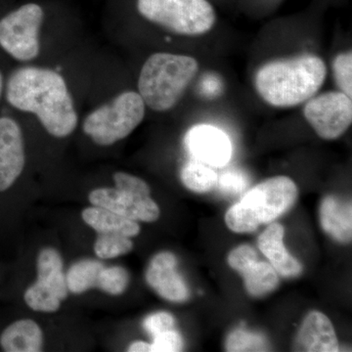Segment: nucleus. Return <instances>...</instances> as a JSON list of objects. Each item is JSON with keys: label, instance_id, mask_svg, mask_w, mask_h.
Wrapping results in <instances>:
<instances>
[{"label": "nucleus", "instance_id": "1", "mask_svg": "<svg viewBox=\"0 0 352 352\" xmlns=\"http://www.w3.org/2000/svg\"><path fill=\"white\" fill-rule=\"evenodd\" d=\"M12 107L34 113L55 138L69 136L78 126V113L63 76L50 69L25 67L14 72L6 87Z\"/></svg>", "mask_w": 352, "mask_h": 352}, {"label": "nucleus", "instance_id": "2", "mask_svg": "<svg viewBox=\"0 0 352 352\" xmlns=\"http://www.w3.org/2000/svg\"><path fill=\"white\" fill-rule=\"evenodd\" d=\"M327 67L320 57L302 54L264 64L254 76V87L266 103L278 108L300 105L320 89Z\"/></svg>", "mask_w": 352, "mask_h": 352}, {"label": "nucleus", "instance_id": "3", "mask_svg": "<svg viewBox=\"0 0 352 352\" xmlns=\"http://www.w3.org/2000/svg\"><path fill=\"white\" fill-rule=\"evenodd\" d=\"M195 58L170 53H155L141 69L139 94L145 105L157 112L175 107L198 73Z\"/></svg>", "mask_w": 352, "mask_h": 352}, {"label": "nucleus", "instance_id": "4", "mask_svg": "<svg viewBox=\"0 0 352 352\" xmlns=\"http://www.w3.org/2000/svg\"><path fill=\"white\" fill-rule=\"evenodd\" d=\"M296 183L287 176H275L250 190L242 200L227 210L226 223L235 233H252L271 223L295 205Z\"/></svg>", "mask_w": 352, "mask_h": 352}, {"label": "nucleus", "instance_id": "5", "mask_svg": "<svg viewBox=\"0 0 352 352\" xmlns=\"http://www.w3.org/2000/svg\"><path fill=\"white\" fill-rule=\"evenodd\" d=\"M145 106L138 92H124L89 113L83 122V131L96 144L112 145L127 138L141 124Z\"/></svg>", "mask_w": 352, "mask_h": 352}, {"label": "nucleus", "instance_id": "6", "mask_svg": "<svg viewBox=\"0 0 352 352\" xmlns=\"http://www.w3.org/2000/svg\"><path fill=\"white\" fill-rule=\"evenodd\" d=\"M146 19L183 36H200L215 23L214 7L207 0H138Z\"/></svg>", "mask_w": 352, "mask_h": 352}, {"label": "nucleus", "instance_id": "7", "mask_svg": "<svg viewBox=\"0 0 352 352\" xmlns=\"http://www.w3.org/2000/svg\"><path fill=\"white\" fill-rule=\"evenodd\" d=\"M43 8L28 3L0 20V46L16 60L31 61L39 54Z\"/></svg>", "mask_w": 352, "mask_h": 352}, {"label": "nucleus", "instance_id": "8", "mask_svg": "<svg viewBox=\"0 0 352 352\" xmlns=\"http://www.w3.org/2000/svg\"><path fill=\"white\" fill-rule=\"evenodd\" d=\"M303 115L319 138L335 140L351 126V97L342 91L311 97L305 104Z\"/></svg>", "mask_w": 352, "mask_h": 352}, {"label": "nucleus", "instance_id": "9", "mask_svg": "<svg viewBox=\"0 0 352 352\" xmlns=\"http://www.w3.org/2000/svg\"><path fill=\"white\" fill-rule=\"evenodd\" d=\"M184 146L192 159L214 168L226 166L232 157L230 138L210 124L192 126L185 134Z\"/></svg>", "mask_w": 352, "mask_h": 352}, {"label": "nucleus", "instance_id": "10", "mask_svg": "<svg viewBox=\"0 0 352 352\" xmlns=\"http://www.w3.org/2000/svg\"><path fill=\"white\" fill-rule=\"evenodd\" d=\"M95 207L107 208L136 221L154 222L160 217L159 206L150 196L138 195L117 188H99L89 194Z\"/></svg>", "mask_w": 352, "mask_h": 352}, {"label": "nucleus", "instance_id": "11", "mask_svg": "<svg viewBox=\"0 0 352 352\" xmlns=\"http://www.w3.org/2000/svg\"><path fill=\"white\" fill-rule=\"evenodd\" d=\"M25 164L24 138L19 124L10 118H0V194L12 188Z\"/></svg>", "mask_w": 352, "mask_h": 352}, {"label": "nucleus", "instance_id": "12", "mask_svg": "<svg viewBox=\"0 0 352 352\" xmlns=\"http://www.w3.org/2000/svg\"><path fill=\"white\" fill-rule=\"evenodd\" d=\"M177 259L168 252H160L153 258L146 272V281L164 300L183 302L188 300L189 289L176 270Z\"/></svg>", "mask_w": 352, "mask_h": 352}, {"label": "nucleus", "instance_id": "13", "mask_svg": "<svg viewBox=\"0 0 352 352\" xmlns=\"http://www.w3.org/2000/svg\"><path fill=\"white\" fill-rule=\"evenodd\" d=\"M295 351L337 352L339 342L332 322L325 314L311 311L307 315L295 340Z\"/></svg>", "mask_w": 352, "mask_h": 352}, {"label": "nucleus", "instance_id": "14", "mask_svg": "<svg viewBox=\"0 0 352 352\" xmlns=\"http://www.w3.org/2000/svg\"><path fill=\"white\" fill-rule=\"evenodd\" d=\"M284 226L271 222L270 226L258 237L259 250L281 276H300L302 272V263L287 251L284 245Z\"/></svg>", "mask_w": 352, "mask_h": 352}, {"label": "nucleus", "instance_id": "15", "mask_svg": "<svg viewBox=\"0 0 352 352\" xmlns=\"http://www.w3.org/2000/svg\"><path fill=\"white\" fill-rule=\"evenodd\" d=\"M319 219L324 232L340 244L352 239L351 201L337 196H327L319 208Z\"/></svg>", "mask_w": 352, "mask_h": 352}, {"label": "nucleus", "instance_id": "16", "mask_svg": "<svg viewBox=\"0 0 352 352\" xmlns=\"http://www.w3.org/2000/svg\"><path fill=\"white\" fill-rule=\"evenodd\" d=\"M43 347V332L36 322L21 319L0 331V349L6 352H38Z\"/></svg>", "mask_w": 352, "mask_h": 352}, {"label": "nucleus", "instance_id": "17", "mask_svg": "<svg viewBox=\"0 0 352 352\" xmlns=\"http://www.w3.org/2000/svg\"><path fill=\"white\" fill-rule=\"evenodd\" d=\"M82 219L85 223L99 234H120L126 237H135L140 233V226L136 220L129 219L107 208L94 207L83 210Z\"/></svg>", "mask_w": 352, "mask_h": 352}, {"label": "nucleus", "instance_id": "18", "mask_svg": "<svg viewBox=\"0 0 352 352\" xmlns=\"http://www.w3.org/2000/svg\"><path fill=\"white\" fill-rule=\"evenodd\" d=\"M38 281L52 289L60 300L68 296L63 263L59 252L53 249H44L38 258Z\"/></svg>", "mask_w": 352, "mask_h": 352}, {"label": "nucleus", "instance_id": "19", "mask_svg": "<svg viewBox=\"0 0 352 352\" xmlns=\"http://www.w3.org/2000/svg\"><path fill=\"white\" fill-rule=\"evenodd\" d=\"M239 273L244 278L248 293L256 298L267 295L279 284L278 273L273 266L258 259L248 264Z\"/></svg>", "mask_w": 352, "mask_h": 352}, {"label": "nucleus", "instance_id": "20", "mask_svg": "<svg viewBox=\"0 0 352 352\" xmlns=\"http://www.w3.org/2000/svg\"><path fill=\"white\" fill-rule=\"evenodd\" d=\"M180 178L183 185L195 193H207L214 188L219 180L214 168L194 159L183 166Z\"/></svg>", "mask_w": 352, "mask_h": 352}, {"label": "nucleus", "instance_id": "21", "mask_svg": "<svg viewBox=\"0 0 352 352\" xmlns=\"http://www.w3.org/2000/svg\"><path fill=\"white\" fill-rule=\"evenodd\" d=\"M103 264L92 259L76 263L69 268L66 276L67 287L74 294H82L97 287Z\"/></svg>", "mask_w": 352, "mask_h": 352}, {"label": "nucleus", "instance_id": "22", "mask_svg": "<svg viewBox=\"0 0 352 352\" xmlns=\"http://www.w3.org/2000/svg\"><path fill=\"white\" fill-rule=\"evenodd\" d=\"M133 249L131 238L120 234H99L94 245V252L98 258L110 259L129 254Z\"/></svg>", "mask_w": 352, "mask_h": 352}, {"label": "nucleus", "instance_id": "23", "mask_svg": "<svg viewBox=\"0 0 352 352\" xmlns=\"http://www.w3.org/2000/svg\"><path fill=\"white\" fill-rule=\"evenodd\" d=\"M24 300L28 307L36 311L54 312L61 305V300L56 294L39 281L27 289Z\"/></svg>", "mask_w": 352, "mask_h": 352}, {"label": "nucleus", "instance_id": "24", "mask_svg": "<svg viewBox=\"0 0 352 352\" xmlns=\"http://www.w3.org/2000/svg\"><path fill=\"white\" fill-rule=\"evenodd\" d=\"M268 346L261 333L237 329L229 333L226 342L227 351H264Z\"/></svg>", "mask_w": 352, "mask_h": 352}, {"label": "nucleus", "instance_id": "25", "mask_svg": "<svg viewBox=\"0 0 352 352\" xmlns=\"http://www.w3.org/2000/svg\"><path fill=\"white\" fill-rule=\"evenodd\" d=\"M129 282L127 271L120 266H113L102 270L97 287L110 295L118 296L126 291Z\"/></svg>", "mask_w": 352, "mask_h": 352}, {"label": "nucleus", "instance_id": "26", "mask_svg": "<svg viewBox=\"0 0 352 352\" xmlns=\"http://www.w3.org/2000/svg\"><path fill=\"white\" fill-rule=\"evenodd\" d=\"M333 78L340 91L349 97L352 94V53H342L338 55L333 63Z\"/></svg>", "mask_w": 352, "mask_h": 352}, {"label": "nucleus", "instance_id": "27", "mask_svg": "<svg viewBox=\"0 0 352 352\" xmlns=\"http://www.w3.org/2000/svg\"><path fill=\"white\" fill-rule=\"evenodd\" d=\"M116 188L138 194V195L150 196L151 190L147 183L138 176L129 175L126 173H117L113 175Z\"/></svg>", "mask_w": 352, "mask_h": 352}, {"label": "nucleus", "instance_id": "28", "mask_svg": "<svg viewBox=\"0 0 352 352\" xmlns=\"http://www.w3.org/2000/svg\"><path fill=\"white\" fill-rule=\"evenodd\" d=\"M182 335L173 329L157 335L154 337V342L151 344L153 352H176L182 351Z\"/></svg>", "mask_w": 352, "mask_h": 352}, {"label": "nucleus", "instance_id": "29", "mask_svg": "<svg viewBox=\"0 0 352 352\" xmlns=\"http://www.w3.org/2000/svg\"><path fill=\"white\" fill-rule=\"evenodd\" d=\"M175 320L173 315L168 312H157L150 315L143 322V327L153 337H156L164 331L171 330L175 327Z\"/></svg>", "mask_w": 352, "mask_h": 352}, {"label": "nucleus", "instance_id": "30", "mask_svg": "<svg viewBox=\"0 0 352 352\" xmlns=\"http://www.w3.org/2000/svg\"><path fill=\"white\" fill-rule=\"evenodd\" d=\"M256 259H258L256 251L250 245H243L235 248L229 254L228 263L234 270L240 272L248 264L256 261Z\"/></svg>", "mask_w": 352, "mask_h": 352}, {"label": "nucleus", "instance_id": "31", "mask_svg": "<svg viewBox=\"0 0 352 352\" xmlns=\"http://www.w3.org/2000/svg\"><path fill=\"white\" fill-rule=\"evenodd\" d=\"M220 189L229 193H239L247 186V179L238 171H229L217 180Z\"/></svg>", "mask_w": 352, "mask_h": 352}, {"label": "nucleus", "instance_id": "32", "mask_svg": "<svg viewBox=\"0 0 352 352\" xmlns=\"http://www.w3.org/2000/svg\"><path fill=\"white\" fill-rule=\"evenodd\" d=\"M129 352H148L151 351V344H147L144 342H133L131 346L129 347Z\"/></svg>", "mask_w": 352, "mask_h": 352}, {"label": "nucleus", "instance_id": "33", "mask_svg": "<svg viewBox=\"0 0 352 352\" xmlns=\"http://www.w3.org/2000/svg\"><path fill=\"white\" fill-rule=\"evenodd\" d=\"M2 89H3V76H2L1 72H0V97H1Z\"/></svg>", "mask_w": 352, "mask_h": 352}]
</instances>
